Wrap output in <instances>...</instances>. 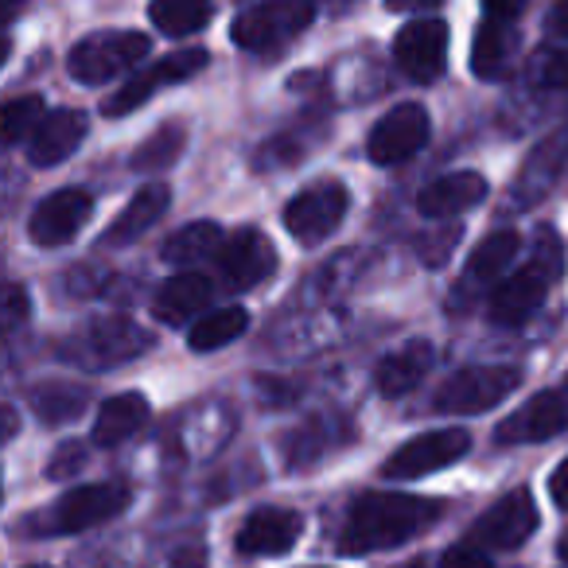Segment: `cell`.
<instances>
[{
	"label": "cell",
	"mask_w": 568,
	"mask_h": 568,
	"mask_svg": "<svg viewBox=\"0 0 568 568\" xmlns=\"http://www.w3.org/2000/svg\"><path fill=\"white\" fill-rule=\"evenodd\" d=\"M448 506L440 498L397 495V490H371L358 495L347 510V521L339 529V552L363 557V552L394 549L409 537L425 534L428 526L444 518Z\"/></svg>",
	"instance_id": "cell-1"
},
{
	"label": "cell",
	"mask_w": 568,
	"mask_h": 568,
	"mask_svg": "<svg viewBox=\"0 0 568 568\" xmlns=\"http://www.w3.org/2000/svg\"><path fill=\"white\" fill-rule=\"evenodd\" d=\"M312 20H316L312 0H261L234 20L230 36L242 51L268 55L276 48H288L304 28H312Z\"/></svg>",
	"instance_id": "cell-2"
},
{
	"label": "cell",
	"mask_w": 568,
	"mask_h": 568,
	"mask_svg": "<svg viewBox=\"0 0 568 568\" xmlns=\"http://www.w3.org/2000/svg\"><path fill=\"white\" fill-rule=\"evenodd\" d=\"M152 51V40L144 32H98L87 36L82 43H74L67 67L79 82L87 87H105L121 71H129L133 63H141Z\"/></svg>",
	"instance_id": "cell-3"
},
{
	"label": "cell",
	"mask_w": 568,
	"mask_h": 568,
	"mask_svg": "<svg viewBox=\"0 0 568 568\" xmlns=\"http://www.w3.org/2000/svg\"><path fill=\"white\" fill-rule=\"evenodd\" d=\"M521 386V371L514 366H464L456 371L440 389H436V409L440 413H459V417H471V413L495 409L503 397H510Z\"/></svg>",
	"instance_id": "cell-4"
},
{
	"label": "cell",
	"mask_w": 568,
	"mask_h": 568,
	"mask_svg": "<svg viewBox=\"0 0 568 568\" xmlns=\"http://www.w3.org/2000/svg\"><path fill=\"white\" fill-rule=\"evenodd\" d=\"M129 503H133V490H129L125 483H90V487H74L43 514L40 529H51V534H82V529L118 518Z\"/></svg>",
	"instance_id": "cell-5"
},
{
	"label": "cell",
	"mask_w": 568,
	"mask_h": 568,
	"mask_svg": "<svg viewBox=\"0 0 568 568\" xmlns=\"http://www.w3.org/2000/svg\"><path fill=\"white\" fill-rule=\"evenodd\" d=\"M347 206H351L347 187L335 183V180H324V183H316V187L301 191V195H293L288 203H284V230H288L296 242L316 245L343 226Z\"/></svg>",
	"instance_id": "cell-6"
},
{
	"label": "cell",
	"mask_w": 568,
	"mask_h": 568,
	"mask_svg": "<svg viewBox=\"0 0 568 568\" xmlns=\"http://www.w3.org/2000/svg\"><path fill=\"white\" fill-rule=\"evenodd\" d=\"M394 63L405 79L436 82L448 67V24L444 20H409L394 36Z\"/></svg>",
	"instance_id": "cell-7"
},
{
	"label": "cell",
	"mask_w": 568,
	"mask_h": 568,
	"mask_svg": "<svg viewBox=\"0 0 568 568\" xmlns=\"http://www.w3.org/2000/svg\"><path fill=\"white\" fill-rule=\"evenodd\" d=\"M467 452H471V433H464V428H436V433H420L417 440L402 444L386 459L382 475L386 479H420V475L440 471V467L464 459Z\"/></svg>",
	"instance_id": "cell-8"
},
{
	"label": "cell",
	"mask_w": 568,
	"mask_h": 568,
	"mask_svg": "<svg viewBox=\"0 0 568 568\" xmlns=\"http://www.w3.org/2000/svg\"><path fill=\"white\" fill-rule=\"evenodd\" d=\"M428 141V110L425 105H397L386 118L374 125V133L366 136V156L378 168L405 164L409 156H417Z\"/></svg>",
	"instance_id": "cell-9"
},
{
	"label": "cell",
	"mask_w": 568,
	"mask_h": 568,
	"mask_svg": "<svg viewBox=\"0 0 568 568\" xmlns=\"http://www.w3.org/2000/svg\"><path fill=\"white\" fill-rule=\"evenodd\" d=\"M90 214H94L90 191H82V187L51 191L48 199L36 203L32 219H28V237H32L40 250H59V245H67L87 226Z\"/></svg>",
	"instance_id": "cell-10"
},
{
	"label": "cell",
	"mask_w": 568,
	"mask_h": 568,
	"mask_svg": "<svg viewBox=\"0 0 568 568\" xmlns=\"http://www.w3.org/2000/svg\"><path fill=\"white\" fill-rule=\"evenodd\" d=\"M206 51L203 48H191V51H175V55H164L156 59V63L149 67V71H141L136 79L125 82V90H118L113 98H105L102 113L105 118H121V113H133L136 105H144L152 94H156L160 87H172V82H187L195 79L199 71L206 67Z\"/></svg>",
	"instance_id": "cell-11"
},
{
	"label": "cell",
	"mask_w": 568,
	"mask_h": 568,
	"mask_svg": "<svg viewBox=\"0 0 568 568\" xmlns=\"http://www.w3.org/2000/svg\"><path fill=\"white\" fill-rule=\"evenodd\" d=\"M537 529V503L526 487L503 495L471 529V541L483 549H518Z\"/></svg>",
	"instance_id": "cell-12"
},
{
	"label": "cell",
	"mask_w": 568,
	"mask_h": 568,
	"mask_svg": "<svg viewBox=\"0 0 568 568\" xmlns=\"http://www.w3.org/2000/svg\"><path fill=\"white\" fill-rule=\"evenodd\" d=\"M568 428V389H541L495 428L498 444H537Z\"/></svg>",
	"instance_id": "cell-13"
},
{
	"label": "cell",
	"mask_w": 568,
	"mask_h": 568,
	"mask_svg": "<svg viewBox=\"0 0 568 568\" xmlns=\"http://www.w3.org/2000/svg\"><path fill=\"white\" fill-rule=\"evenodd\" d=\"M219 268L226 276L230 288H257L273 276L276 268V250L261 230H237L226 237L219 253Z\"/></svg>",
	"instance_id": "cell-14"
},
{
	"label": "cell",
	"mask_w": 568,
	"mask_h": 568,
	"mask_svg": "<svg viewBox=\"0 0 568 568\" xmlns=\"http://www.w3.org/2000/svg\"><path fill=\"white\" fill-rule=\"evenodd\" d=\"M552 273L545 265H526L514 276H506L498 284L495 301H490V320L498 327H521L537 316V308L545 304V293H549Z\"/></svg>",
	"instance_id": "cell-15"
},
{
	"label": "cell",
	"mask_w": 568,
	"mask_h": 568,
	"mask_svg": "<svg viewBox=\"0 0 568 568\" xmlns=\"http://www.w3.org/2000/svg\"><path fill=\"white\" fill-rule=\"evenodd\" d=\"M304 529V518L284 506H261L237 529V552L245 557H281L296 545Z\"/></svg>",
	"instance_id": "cell-16"
},
{
	"label": "cell",
	"mask_w": 568,
	"mask_h": 568,
	"mask_svg": "<svg viewBox=\"0 0 568 568\" xmlns=\"http://www.w3.org/2000/svg\"><path fill=\"white\" fill-rule=\"evenodd\" d=\"M214 296V284L206 273H195V268H180L175 276H168L164 288L152 301V316L168 327H183L195 312H203Z\"/></svg>",
	"instance_id": "cell-17"
},
{
	"label": "cell",
	"mask_w": 568,
	"mask_h": 568,
	"mask_svg": "<svg viewBox=\"0 0 568 568\" xmlns=\"http://www.w3.org/2000/svg\"><path fill=\"white\" fill-rule=\"evenodd\" d=\"M87 136V113L79 110H51L48 118L40 121V129L28 141V160L36 168H55L63 164L67 156H74V149Z\"/></svg>",
	"instance_id": "cell-18"
},
{
	"label": "cell",
	"mask_w": 568,
	"mask_h": 568,
	"mask_svg": "<svg viewBox=\"0 0 568 568\" xmlns=\"http://www.w3.org/2000/svg\"><path fill=\"white\" fill-rule=\"evenodd\" d=\"M168 203H172V191H168L164 183H144V187L121 206L118 219L102 230V245H129V242H136V237H144L164 219Z\"/></svg>",
	"instance_id": "cell-19"
},
{
	"label": "cell",
	"mask_w": 568,
	"mask_h": 568,
	"mask_svg": "<svg viewBox=\"0 0 568 568\" xmlns=\"http://www.w3.org/2000/svg\"><path fill=\"white\" fill-rule=\"evenodd\" d=\"M487 199V180L479 172H452V175H440L433 180L425 191L417 195V211L425 219H452L459 211H471Z\"/></svg>",
	"instance_id": "cell-20"
},
{
	"label": "cell",
	"mask_w": 568,
	"mask_h": 568,
	"mask_svg": "<svg viewBox=\"0 0 568 568\" xmlns=\"http://www.w3.org/2000/svg\"><path fill=\"white\" fill-rule=\"evenodd\" d=\"M149 425V402L144 394H113L110 402H102L94 420V444L98 448H118L129 436H136Z\"/></svg>",
	"instance_id": "cell-21"
},
{
	"label": "cell",
	"mask_w": 568,
	"mask_h": 568,
	"mask_svg": "<svg viewBox=\"0 0 568 568\" xmlns=\"http://www.w3.org/2000/svg\"><path fill=\"white\" fill-rule=\"evenodd\" d=\"M433 363H436L433 343H409V347L397 351V355L382 358L378 371H374V382H378V389L386 397H402L425 382V374L433 371Z\"/></svg>",
	"instance_id": "cell-22"
},
{
	"label": "cell",
	"mask_w": 568,
	"mask_h": 568,
	"mask_svg": "<svg viewBox=\"0 0 568 568\" xmlns=\"http://www.w3.org/2000/svg\"><path fill=\"white\" fill-rule=\"evenodd\" d=\"M222 245H226V234L219 230V222H191V226L175 230V234L168 237L160 257H164L168 265L191 268L206 257H219Z\"/></svg>",
	"instance_id": "cell-23"
},
{
	"label": "cell",
	"mask_w": 568,
	"mask_h": 568,
	"mask_svg": "<svg viewBox=\"0 0 568 568\" xmlns=\"http://www.w3.org/2000/svg\"><path fill=\"white\" fill-rule=\"evenodd\" d=\"M90 347L102 363H129V358L144 355L152 347V339L129 320H102L90 332Z\"/></svg>",
	"instance_id": "cell-24"
},
{
	"label": "cell",
	"mask_w": 568,
	"mask_h": 568,
	"mask_svg": "<svg viewBox=\"0 0 568 568\" xmlns=\"http://www.w3.org/2000/svg\"><path fill=\"white\" fill-rule=\"evenodd\" d=\"M90 405L87 386H71V382H43L32 389V409L48 425H67V420L82 417Z\"/></svg>",
	"instance_id": "cell-25"
},
{
	"label": "cell",
	"mask_w": 568,
	"mask_h": 568,
	"mask_svg": "<svg viewBox=\"0 0 568 568\" xmlns=\"http://www.w3.org/2000/svg\"><path fill=\"white\" fill-rule=\"evenodd\" d=\"M245 327H250V312L245 308H214V312H206V316L195 320L187 343H191V351L206 355V351L230 347L234 339H242Z\"/></svg>",
	"instance_id": "cell-26"
},
{
	"label": "cell",
	"mask_w": 568,
	"mask_h": 568,
	"mask_svg": "<svg viewBox=\"0 0 568 568\" xmlns=\"http://www.w3.org/2000/svg\"><path fill=\"white\" fill-rule=\"evenodd\" d=\"M514 55V32L503 20H487V24L475 32V48H471V67L479 79H498L506 74Z\"/></svg>",
	"instance_id": "cell-27"
},
{
	"label": "cell",
	"mask_w": 568,
	"mask_h": 568,
	"mask_svg": "<svg viewBox=\"0 0 568 568\" xmlns=\"http://www.w3.org/2000/svg\"><path fill=\"white\" fill-rule=\"evenodd\" d=\"M149 20L164 36H195L211 24V0H152Z\"/></svg>",
	"instance_id": "cell-28"
},
{
	"label": "cell",
	"mask_w": 568,
	"mask_h": 568,
	"mask_svg": "<svg viewBox=\"0 0 568 568\" xmlns=\"http://www.w3.org/2000/svg\"><path fill=\"white\" fill-rule=\"evenodd\" d=\"M518 250H521V237L514 234V230H498V234L483 237V242L475 245L471 261H467V276L479 284L498 281V276L510 268V261L518 257Z\"/></svg>",
	"instance_id": "cell-29"
},
{
	"label": "cell",
	"mask_w": 568,
	"mask_h": 568,
	"mask_svg": "<svg viewBox=\"0 0 568 568\" xmlns=\"http://www.w3.org/2000/svg\"><path fill=\"white\" fill-rule=\"evenodd\" d=\"M183 149H187V129H183L180 121H172V125H160L156 133H152L149 141L136 149L133 168H136V172H164V168H172L175 160H180Z\"/></svg>",
	"instance_id": "cell-30"
},
{
	"label": "cell",
	"mask_w": 568,
	"mask_h": 568,
	"mask_svg": "<svg viewBox=\"0 0 568 568\" xmlns=\"http://www.w3.org/2000/svg\"><path fill=\"white\" fill-rule=\"evenodd\" d=\"M48 118L43 110V98L36 94H24V98H12L4 110H0V129H4V141L17 144V141H32V133L40 129V121Z\"/></svg>",
	"instance_id": "cell-31"
},
{
	"label": "cell",
	"mask_w": 568,
	"mask_h": 568,
	"mask_svg": "<svg viewBox=\"0 0 568 568\" xmlns=\"http://www.w3.org/2000/svg\"><path fill=\"white\" fill-rule=\"evenodd\" d=\"M565 160H568V133L565 136H549V141L541 144V149L534 152V160L526 164V175H521V183H529L534 180L537 187H545V183L552 180V175L565 168Z\"/></svg>",
	"instance_id": "cell-32"
},
{
	"label": "cell",
	"mask_w": 568,
	"mask_h": 568,
	"mask_svg": "<svg viewBox=\"0 0 568 568\" xmlns=\"http://www.w3.org/2000/svg\"><path fill=\"white\" fill-rule=\"evenodd\" d=\"M537 79H541L545 87H552V90H568V48L549 51V55L541 59V71H537Z\"/></svg>",
	"instance_id": "cell-33"
},
{
	"label": "cell",
	"mask_w": 568,
	"mask_h": 568,
	"mask_svg": "<svg viewBox=\"0 0 568 568\" xmlns=\"http://www.w3.org/2000/svg\"><path fill=\"white\" fill-rule=\"evenodd\" d=\"M440 568H490V560L479 545H452L440 557Z\"/></svg>",
	"instance_id": "cell-34"
},
{
	"label": "cell",
	"mask_w": 568,
	"mask_h": 568,
	"mask_svg": "<svg viewBox=\"0 0 568 568\" xmlns=\"http://www.w3.org/2000/svg\"><path fill=\"white\" fill-rule=\"evenodd\" d=\"M32 316V304H28V293L20 288V284H9V304H4V324H9V332H17L24 320Z\"/></svg>",
	"instance_id": "cell-35"
},
{
	"label": "cell",
	"mask_w": 568,
	"mask_h": 568,
	"mask_svg": "<svg viewBox=\"0 0 568 568\" xmlns=\"http://www.w3.org/2000/svg\"><path fill=\"white\" fill-rule=\"evenodd\" d=\"M545 32H549V40H568V0H557L549 12H545Z\"/></svg>",
	"instance_id": "cell-36"
},
{
	"label": "cell",
	"mask_w": 568,
	"mask_h": 568,
	"mask_svg": "<svg viewBox=\"0 0 568 568\" xmlns=\"http://www.w3.org/2000/svg\"><path fill=\"white\" fill-rule=\"evenodd\" d=\"M521 9H526V0H483V12H487V20H503V24L518 20Z\"/></svg>",
	"instance_id": "cell-37"
},
{
	"label": "cell",
	"mask_w": 568,
	"mask_h": 568,
	"mask_svg": "<svg viewBox=\"0 0 568 568\" xmlns=\"http://www.w3.org/2000/svg\"><path fill=\"white\" fill-rule=\"evenodd\" d=\"M79 467H82V448L79 444H67V452H59V456L51 459L48 475L51 479H59V475H71V471H79Z\"/></svg>",
	"instance_id": "cell-38"
},
{
	"label": "cell",
	"mask_w": 568,
	"mask_h": 568,
	"mask_svg": "<svg viewBox=\"0 0 568 568\" xmlns=\"http://www.w3.org/2000/svg\"><path fill=\"white\" fill-rule=\"evenodd\" d=\"M549 495H552V503H557L560 510H568V459L549 475Z\"/></svg>",
	"instance_id": "cell-39"
},
{
	"label": "cell",
	"mask_w": 568,
	"mask_h": 568,
	"mask_svg": "<svg viewBox=\"0 0 568 568\" xmlns=\"http://www.w3.org/2000/svg\"><path fill=\"white\" fill-rule=\"evenodd\" d=\"M172 568H206V549L203 545H187L172 557Z\"/></svg>",
	"instance_id": "cell-40"
},
{
	"label": "cell",
	"mask_w": 568,
	"mask_h": 568,
	"mask_svg": "<svg viewBox=\"0 0 568 568\" xmlns=\"http://www.w3.org/2000/svg\"><path fill=\"white\" fill-rule=\"evenodd\" d=\"M444 0H386L389 12H433L440 9Z\"/></svg>",
	"instance_id": "cell-41"
},
{
	"label": "cell",
	"mask_w": 568,
	"mask_h": 568,
	"mask_svg": "<svg viewBox=\"0 0 568 568\" xmlns=\"http://www.w3.org/2000/svg\"><path fill=\"white\" fill-rule=\"evenodd\" d=\"M557 549H560V557H565V560H568V534H565V537H560V545H557Z\"/></svg>",
	"instance_id": "cell-42"
},
{
	"label": "cell",
	"mask_w": 568,
	"mask_h": 568,
	"mask_svg": "<svg viewBox=\"0 0 568 568\" xmlns=\"http://www.w3.org/2000/svg\"><path fill=\"white\" fill-rule=\"evenodd\" d=\"M397 568H425V565H420V560H409V565H397Z\"/></svg>",
	"instance_id": "cell-43"
},
{
	"label": "cell",
	"mask_w": 568,
	"mask_h": 568,
	"mask_svg": "<svg viewBox=\"0 0 568 568\" xmlns=\"http://www.w3.org/2000/svg\"><path fill=\"white\" fill-rule=\"evenodd\" d=\"M28 568H48V565H28Z\"/></svg>",
	"instance_id": "cell-44"
}]
</instances>
